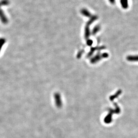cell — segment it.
<instances>
[{
	"instance_id": "1",
	"label": "cell",
	"mask_w": 138,
	"mask_h": 138,
	"mask_svg": "<svg viewBox=\"0 0 138 138\" xmlns=\"http://www.w3.org/2000/svg\"><path fill=\"white\" fill-rule=\"evenodd\" d=\"M127 60L129 62H138V55H129L126 57Z\"/></svg>"
},
{
	"instance_id": "2",
	"label": "cell",
	"mask_w": 138,
	"mask_h": 138,
	"mask_svg": "<svg viewBox=\"0 0 138 138\" xmlns=\"http://www.w3.org/2000/svg\"><path fill=\"white\" fill-rule=\"evenodd\" d=\"M0 19L4 24H6L8 22V19L4 12L1 9H0Z\"/></svg>"
},
{
	"instance_id": "3",
	"label": "cell",
	"mask_w": 138,
	"mask_h": 138,
	"mask_svg": "<svg viewBox=\"0 0 138 138\" xmlns=\"http://www.w3.org/2000/svg\"><path fill=\"white\" fill-rule=\"evenodd\" d=\"M120 3L122 8L126 9L129 7V2L128 0H120Z\"/></svg>"
},
{
	"instance_id": "4",
	"label": "cell",
	"mask_w": 138,
	"mask_h": 138,
	"mask_svg": "<svg viewBox=\"0 0 138 138\" xmlns=\"http://www.w3.org/2000/svg\"><path fill=\"white\" fill-rule=\"evenodd\" d=\"M9 0H2L0 2V6L2 5H6L9 4Z\"/></svg>"
},
{
	"instance_id": "5",
	"label": "cell",
	"mask_w": 138,
	"mask_h": 138,
	"mask_svg": "<svg viewBox=\"0 0 138 138\" xmlns=\"http://www.w3.org/2000/svg\"><path fill=\"white\" fill-rule=\"evenodd\" d=\"M5 42V40L4 38H0V51L3 45Z\"/></svg>"
},
{
	"instance_id": "6",
	"label": "cell",
	"mask_w": 138,
	"mask_h": 138,
	"mask_svg": "<svg viewBox=\"0 0 138 138\" xmlns=\"http://www.w3.org/2000/svg\"><path fill=\"white\" fill-rule=\"evenodd\" d=\"M111 4H114L115 3L116 0H109Z\"/></svg>"
}]
</instances>
